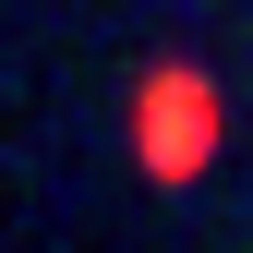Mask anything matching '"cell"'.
<instances>
[{
  "label": "cell",
  "instance_id": "6da1fadb",
  "mask_svg": "<svg viewBox=\"0 0 253 253\" xmlns=\"http://www.w3.org/2000/svg\"><path fill=\"white\" fill-rule=\"evenodd\" d=\"M133 133H145V169H157V181H193L205 157H217V84H205V73H145Z\"/></svg>",
  "mask_w": 253,
  "mask_h": 253
}]
</instances>
